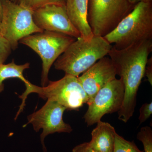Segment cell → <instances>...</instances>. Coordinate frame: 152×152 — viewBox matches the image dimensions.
I'll list each match as a JSON object with an SVG mask.
<instances>
[{
	"label": "cell",
	"instance_id": "6da1fadb",
	"mask_svg": "<svg viewBox=\"0 0 152 152\" xmlns=\"http://www.w3.org/2000/svg\"><path fill=\"white\" fill-rule=\"evenodd\" d=\"M152 50V40H146L120 50L113 46L108 55L124 86L122 105L118 112V119L124 122H127L134 113L138 91Z\"/></svg>",
	"mask_w": 152,
	"mask_h": 152
},
{
	"label": "cell",
	"instance_id": "7a4b0ae2",
	"mask_svg": "<svg viewBox=\"0 0 152 152\" xmlns=\"http://www.w3.org/2000/svg\"><path fill=\"white\" fill-rule=\"evenodd\" d=\"M113 46L104 37L89 40L80 37L70 45L54 63L55 69L78 77L99 60L107 56Z\"/></svg>",
	"mask_w": 152,
	"mask_h": 152
},
{
	"label": "cell",
	"instance_id": "3957f363",
	"mask_svg": "<svg viewBox=\"0 0 152 152\" xmlns=\"http://www.w3.org/2000/svg\"><path fill=\"white\" fill-rule=\"evenodd\" d=\"M26 90L19 98L21 104L16 115L18 118L26 105L28 96L31 93L38 94L44 99L54 101L64 107L68 110H77L88 104V98L85 93L78 77L65 74L64 77L56 81H49L45 86L40 87L30 83L25 86Z\"/></svg>",
	"mask_w": 152,
	"mask_h": 152
},
{
	"label": "cell",
	"instance_id": "277c9868",
	"mask_svg": "<svg viewBox=\"0 0 152 152\" xmlns=\"http://www.w3.org/2000/svg\"><path fill=\"white\" fill-rule=\"evenodd\" d=\"M104 37L118 50L152 40V2L136 4L116 27Z\"/></svg>",
	"mask_w": 152,
	"mask_h": 152
},
{
	"label": "cell",
	"instance_id": "5b68a950",
	"mask_svg": "<svg viewBox=\"0 0 152 152\" xmlns=\"http://www.w3.org/2000/svg\"><path fill=\"white\" fill-rule=\"evenodd\" d=\"M76 39L61 33L43 31L23 38L19 42L36 52L42 61L41 85L48 83L49 73L53 64Z\"/></svg>",
	"mask_w": 152,
	"mask_h": 152
},
{
	"label": "cell",
	"instance_id": "8992f818",
	"mask_svg": "<svg viewBox=\"0 0 152 152\" xmlns=\"http://www.w3.org/2000/svg\"><path fill=\"white\" fill-rule=\"evenodd\" d=\"M1 2L3 12L0 35L9 42L12 50L18 48L19 42L23 38L43 31L35 24L33 11L10 0Z\"/></svg>",
	"mask_w": 152,
	"mask_h": 152
},
{
	"label": "cell",
	"instance_id": "52a82bcc",
	"mask_svg": "<svg viewBox=\"0 0 152 152\" xmlns=\"http://www.w3.org/2000/svg\"><path fill=\"white\" fill-rule=\"evenodd\" d=\"M134 6L128 0H88L87 20L94 35L110 33Z\"/></svg>",
	"mask_w": 152,
	"mask_h": 152
},
{
	"label": "cell",
	"instance_id": "ba28073f",
	"mask_svg": "<svg viewBox=\"0 0 152 152\" xmlns=\"http://www.w3.org/2000/svg\"><path fill=\"white\" fill-rule=\"evenodd\" d=\"M124 96V86L121 78L114 79L99 90L84 116L87 126L96 124L106 114L118 112Z\"/></svg>",
	"mask_w": 152,
	"mask_h": 152
},
{
	"label": "cell",
	"instance_id": "9c48e42d",
	"mask_svg": "<svg viewBox=\"0 0 152 152\" xmlns=\"http://www.w3.org/2000/svg\"><path fill=\"white\" fill-rule=\"evenodd\" d=\"M66 110L64 107L57 102L48 100L39 110L28 116V122L23 127L31 124L37 132L42 129L40 139L44 152H47L44 140L47 136L55 133H70L73 131L70 125L63 120Z\"/></svg>",
	"mask_w": 152,
	"mask_h": 152
},
{
	"label": "cell",
	"instance_id": "30bf717a",
	"mask_svg": "<svg viewBox=\"0 0 152 152\" xmlns=\"http://www.w3.org/2000/svg\"><path fill=\"white\" fill-rule=\"evenodd\" d=\"M33 18L36 26L42 31L61 33L76 39L80 37L68 17L65 6H43L33 11Z\"/></svg>",
	"mask_w": 152,
	"mask_h": 152
},
{
	"label": "cell",
	"instance_id": "8fae6325",
	"mask_svg": "<svg viewBox=\"0 0 152 152\" xmlns=\"http://www.w3.org/2000/svg\"><path fill=\"white\" fill-rule=\"evenodd\" d=\"M116 70L109 57H104L79 76L78 78L91 103L99 90L116 78Z\"/></svg>",
	"mask_w": 152,
	"mask_h": 152
},
{
	"label": "cell",
	"instance_id": "7c38bea8",
	"mask_svg": "<svg viewBox=\"0 0 152 152\" xmlns=\"http://www.w3.org/2000/svg\"><path fill=\"white\" fill-rule=\"evenodd\" d=\"M88 0H67L65 7L68 17L78 31L80 37L89 40L94 35L88 20Z\"/></svg>",
	"mask_w": 152,
	"mask_h": 152
},
{
	"label": "cell",
	"instance_id": "4fadbf2b",
	"mask_svg": "<svg viewBox=\"0 0 152 152\" xmlns=\"http://www.w3.org/2000/svg\"><path fill=\"white\" fill-rule=\"evenodd\" d=\"M91 132L90 146L97 152H113L116 134L115 128L110 124L99 121Z\"/></svg>",
	"mask_w": 152,
	"mask_h": 152
},
{
	"label": "cell",
	"instance_id": "5bb4252c",
	"mask_svg": "<svg viewBox=\"0 0 152 152\" xmlns=\"http://www.w3.org/2000/svg\"><path fill=\"white\" fill-rule=\"evenodd\" d=\"M30 63H27L23 65H18L13 60L12 62L0 65V94L4 90V82L7 79L18 78L24 83L25 86L30 82L25 78L23 75L24 71L30 67Z\"/></svg>",
	"mask_w": 152,
	"mask_h": 152
},
{
	"label": "cell",
	"instance_id": "9a60e30c",
	"mask_svg": "<svg viewBox=\"0 0 152 152\" xmlns=\"http://www.w3.org/2000/svg\"><path fill=\"white\" fill-rule=\"evenodd\" d=\"M13 2L34 11L43 6L49 4L65 6L67 0H10Z\"/></svg>",
	"mask_w": 152,
	"mask_h": 152
},
{
	"label": "cell",
	"instance_id": "2e32d148",
	"mask_svg": "<svg viewBox=\"0 0 152 152\" xmlns=\"http://www.w3.org/2000/svg\"><path fill=\"white\" fill-rule=\"evenodd\" d=\"M113 152H144L139 149L134 141L125 140L117 133L115 136V145Z\"/></svg>",
	"mask_w": 152,
	"mask_h": 152
},
{
	"label": "cell",
	"instance_id": "e0dca14e",
	"mask_svg": "<svg viewBox=\"0 0 152 152\" xmlns=\"http://www.w3.org/2000/svg\"><path fill=\"white\" fill-rule=\"evenodd\" d=\"M137 138L141 142L144 152H152V130L148 126L143 127L137 134Z\"/></svg>",
	"mask_w": 152,
	"mask_h": 152
},
{
	"label": "cell",
	"instance_id": "ac0fdd59",
	"mask_svg": "<svg viewBox=\"0 0 152 152\" xmlns=\"http://www.w3.org/2000/svg\"><path fill=\"white\" fill-rule=\"evenodd\" d=\"M12 50L9 42L0 35V65L6 61Z\"/></svg>",
	"mask_w": 152,
	"mask_h": 152
},
{
	"label": "cell",
	"instance_id": "d6986e66",
	"mask_svg": "<svg viewBox=\"0 0 152 152\" xmlns=\"http://www.w3.org/2000/svg\"><path fill=\"white\" fill-rule=\"evenodd\" d=\"M152 114V102L143 104L140 109L139 120L140 124L145 122L151 117Z\"/></svg>",
	"mask_w": 152,
	"mask_h": 152
},
{
	"label": "cell",
	"instance_id": "ffe728a7",
	"mask_svg": "<svg viewBox=\"0 0 152 152\" xmlns=\"http://www.w3.org/2000/svg\"><path fill=\"white\" fill-rule=\"evenodd\" d=\"M72 152H97L93 149L88 142L83 143L76 146L72 150Z\"/></svg>",
	"mask_w": 152,
	"mask_h": 152
},
{
	"label": "cell",
	"instance_id": "44dd1931",
	"mask_svg": "<svg viewBox=\"0 0 152 152\" xmlns=\"http://www.w3.org/2000/svg\"><path fill=\"white\" fill-rule=\"evenodd\" d=\"M145 75L147 77V80L152 86V58L148 59L146 66Z\"/></svg>",
	"mask_w": 152,
	"mask_h": 152
},
{
	"label": "cell",
	"instance_id": "7402d4cb",
	"mask_svg": "<svg viewBox=\"0 0 152 152\" xmlns=\"http://www.w3.org/2000/svg\"><path fill=\"white\" fill-rule=\"evenodd\" d=\"M128 1L131 4L134 6L136 4L142 2H152V0H128Z\"/></svg>",
	"mask_w": 152,
	"mask_h": 152
},
{
	"label": "cell",
	"instance_id": "603a6c76",
	"mask_svg": "<svg viewBox=\"0 0 152 152\" xmlns=\"http://www.w3.org/2000/svg\"><path fill=\"white\" fill-rule=\"evenodd\" d=\"M2 7L1 2V0H0V18L1 20L2 18Z\"/></svg>",
	"mask_w": 152,
	"mask_h": 152
},
{
	"label": "cell",
	"instance_id": "cb8c5ba5",
	"mask_svg": "<svg viewBox=\"0 0 152 152\" xmlns=\"http://www.w3.org/2000/svg\"><path fill=\"white\" fill-rule=\"evenodd\" d=\"M1 19L0 18V26H1Z\"/></svg>",
	"mask_w": 152,
	"mask_h": 152
}]
</instances>
